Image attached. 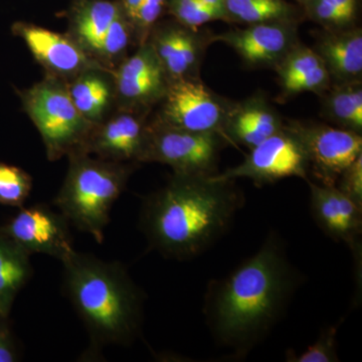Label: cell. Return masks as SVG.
<instances>
[{"label":"cell","instance_id":"e0dca14e","mask_svg":"<svg viewBox=\"0 0 362 362\" xmlns=\"http://www.w3.org/2000/svg\"><path fill=\"white\" fill-rule=\"evenodd\" d=\"M284 126L277 111L262 95L230 105L226 113L223 136L226 142L251 149L275 134Z\"/></svg>","mask_w":362,"mask_h":362},{"label":"cell","instance_id":"484cf974","mask_svg":"<svg viewBox=\"0 0 362 362\" xmlns=\"http://www.w3.org/2000/svg\"><path fill=\"white\" fill-rule=\"evenodd\" d=\"M321 65L323 62L317 52L299 42L274 69L277 71L281 86L310 73Z\"/></svg>","mask_w":362,"mask_h":362},{"label":"cell","instance_id":"83f0119b","mask_svg":"<svg viewBox=\"0 0 362 362\" xmlns=\"http://www.w3.org/2000/svg\"><path fill=\"white\" fill-rule=\"evenodd\" d=\"M339 325L325 328L319 335L315 343L310 345L301 354L288 351L287 361L290 362H334L339 361L337 354V337Z\"/></svg>","mask_w":362,"mask_h":362},{"label":"cell","instance_id":"277c9868","mask_svg":"<svg viewBox=\"0 0 362 362\" xmlns=\"http://www.w3.org/2000/svg\"><path fill=\"white\" fill-rule=\"evenodd\" d=\"M68 157V173L54 204L70 225L102 244L112 206L125 190L135 163L94 158L83 152Z\"/></svg>","mask_w":362,"mask_h":362},{"label":"cell","instance_id":"ffe728a7","mask_svg":"<svg viewBox=\"0 0 362 362\" xmlns=\"http://www.w3.org/2000/svg\"><path fill=\"white\" fill-rule=\"evenodd\" d=\"M78 112L93 125L101 123L115 110L113 73L104 68H90L66 83Z\"/></svg>","mask_w":362,"mask_h":362},{"label":"cell","instance_id":"52a82bcc","mask_svg":"<svg viewBox=\"0 0 362 362\" xmlns=\"http://www.w3.org/2000/svg\"><path fill=\"white\" fill-rule=\"evenodd\" d=\"M159 104L160 110L154 117L157 122L176 129L220 135L225 139L223 128L230 103L214 94L199 78L171 82Z\"/></svg>","mask_w":362,"mask_h":362},{"label":"cell","instance_id":"6da1fadb","mask_svg":"<svg viewBox=\"0 0 362 362\" xmlns=\"http://www.w3.org/2000/svg\"><path fill=\"white\" fill-rule=\"evenodd\" d=\"M300 283L284 242L272 232L254 256L207 285L204 314L214 339L246 356L284 316Z\"/></svg>","mask_w":362,"mask_h":362},{"label":"cell","instance_id":"e575fe53","mask_svg":"<svg viewBox=\"0 0 362 362\" xmlns=\"http://www.w3.org/2000/svg\"><path fill=\"white\" fill-rule=\"evenodd\" d=\"M118 4L121 11L133 28L136 16H137L138 11L142 6L143 0H118Z\"/></svg>","mask_w":362,"mask_h":362},{"label":"cell","instance_id":"4316f807","mask_svg":"<svg viewBox=\"0 0 362 362\" xmlns=\"http://www.w3.org/2000/svg\"><path fill=\"white\" fill-rule=\"evenodd\" d=\"M166 13L180 25L194 30L211 21H225L223 13L204 6L199 0H168Z\"/></svg>","mask_w":362,"mask_h":362},{"label":"cell","instance_id":"ba28073f","mask_svg":"<svg viewBox=\"0 0 362 362\" xmlns=\"http://www.w3.org/2000/svg\"><path fill=\"white\" fill-rule=\"evenodd\" d=\"M284 128L303 148L309 170L320 185L335 187L340 175L362 154L359 133L335 126L290 121Z\"/></svg>","mask_w":362,"mask_h":362},{"label":"cell","instance_id":"f1b7e54d","mask_svg":"<svg viewBox=\"0 0 362 362\" xmlns=\"http://www.w3.org/2000/svg\"><path fill=\"white\" fill-rule=\"evenodd\" d=\"M168 0H143L133 25V42L137 47L145 44L150 33L165 13Z\"/></svg>","mask_w":362,"mask_h":362},{"label":"cell","instance_id":"7c38bea8","mask_svg":"<svg viewBox=\"0 0 362 362\" xmlns=\"http://www.w3.org/2000/svg\"><path fill=\"white\" fill-rule=\"evenodd\" d=\"M232 47L247 66L275 68L299 44L297 21H268L211 35V42Z\"/></svg>","mask_w":362,"mask_h":362},{"label":"cell","instance_id":"cb8c5ba5","mask_svg":"<svg viewBox=\"0 0 362 362\" xmlns=\"http://www.w3.org/2000/svg\"><path fill=\"white\" fill-rule=\"evenodd\" d=\"M132 42V25L120 9L105 35L100 54V65L113 73L117 66L127 58L128 49Z\"/></svg>","mask_w":362,"mask_h":362},{"label":"cell","instance_id":"44dd1931","mask_svg":"<svg viewBox=\"0 0 362 362\" xmlns=\"http://www.w3.org/2000/svg\"><path fill=\"white\" fill-rule=\"evenodd\" d=\"M30 255L0 233V319H8L16 298L33 276Z\"/></svg>","mask_w":362,"mask_h":362},{"label":"cell","instance_id":"2e32d148","mask_svg":"<svg viewBox=\"0 0 362 362\" xmlns=\"http://www.w3.org/2000/svg\"><path fill=\"white\" fill-rule=\"evenodd\" d=\"M310 188L312 216L331 239L354 249L361 233L362 206L337 189L306 180Z\"/></svg>","mask_w":362,"mask_h":362},{"label":"cell","instance_id":"5b68a950","mask_svg":"<svg viewBox=\"0 0 362 362\" xmlns=\"http://www.w3.org/2000/svg\"><path fill=\"white\" fill-rule=\"evenodd\" d=\"M16 93L40 132L49 161L83 152L95 125L78 112L65 81L45 74L37 84Z\"/></svg>","mask_w":362,"mask_h":362},{"label":"cell","instance_id":"1f68e13d","mask_svg":"<svg viewBox=\"0 0 362 362\" xmlns=\"http://www.w3.org/2000/svg\"><path fill=\"white\" fill-rule=\"evenodd\" d=\"M335 187L351 201L362 206V154L343 171Z\"/></svg>","mask_w":362,"mask_h":362},{"label":"cell","instance_id":"9c48e42d","mask_svg":"<svg viewBox=\"0 0 362 362\" xmlns=\"http://www.w3.org/2000/svg\"><path fill=\"white\" fill-rule=\"evenodd\" d=\"M309 164L306 154L296 138L282 129L250 149L245 160L225 173H216L218 180L249 178L258 187L287 177L308 180Z\"/></svg>","mask_w":362,"mask_h":362},{"label":"cell","instance_id":"8992f818","mask_svg":"<svg viewBox=\"0 0 362 362\" xmlns=\"http://www.w3.org/2000/svg\"><path fill=\"white\" fill-rule=\"evenodd\" d=\"M225 142L220 135L176 129L153 119L147 124L139 162L165 164L175 175L213 176Z\"/></svg>","mask_w":362,"mask_h":362},{"label":"cell","instance_id":"d4e9b609","mask_svg":"<svg viewBox=\"0 0 362 362\" xmlns=\"http://www.w3.org/2000/svg\"><path fill=\"white\" fill-rule=\"evenodd\" d=\"M32 189V176L18 166L0 161V206L20 209Z\"/></svg>","mask_w":362,"mask_h":362},{"label":"cell","instance_id":"ac0fdd59","mask_svg":"<svg viewBox=\"0 0 362 362\" xmlns=\"http://www.w3.org/2000/svg\"><path fill=\"white\" fill-rule=\"evenodd\" d=\"M314 51L322 59L331 83L361 81L362 30L349 26L324 30L317 35Z\"/></svg>","mask_w":362,"mask_h":362},{"label":"cell","instance_id":"4fadbf2b","mask_svg":"<svg viewBox=\"0 0 362 362\" xmlns=\"http://www.w3.org/2000/svg\"><path fill=\"white\" fill-rule=\"evenodd\" d=\"M11 30L14 37L23 40L47 75L66 83L88 69L103 68L93 61L68 33L52 32L26 21H16Z\"/></svg>","mask_w":362,"mask_h":362},{"label":"cell","instance_id":"603a6c76","mask_svg":"<svg viewBox=\"0 0 362 362\" xmlns=\"http://www.w3.org/2000/svg\"><path fill=\"white\" fill-rule=\"evenodd\" d=\"M226 21L240 25L268 21H297L304 16L302 7L286 0H225Z\"/></svg>","mask_w":362,"mask_h":362},{"label":"cell","instance_id":"836d02e7","mask_svg":"<svg viewBox=\"0 0 362 362\" xmlns=\"http://www.w3.org/2000/svg\"><path fill=\"white\" fill-rule=\"evenodd\" d=\"M347 20L354 23L358 11V0H327Z\"/></svg>","mask_w":362,"mask_h":362},{"label":"cell","instance_id":"9a60e30c","mask_svg":"<svg viewBox=\"0 0 362 362\" xmlns=\"http://www.w3.org/2000/svg\"><path fill=\"white\" fill-rule=\"evenodd\" d=\"M147 124V115L144 114L114 110L104 121L94 126L83 153L105 160L140 163Z\"/></svg>","mask_w":362,"mask_h":362},{"label":"cell","instance_id":"d6986e66","mask_svg":"<svg viewBox=\"0 0 362 362\" xmlns=\"http://www.w3.org/2000/svg\"><path fill=\"white\" fill-rule=\"evenodd\" d=\"M119 11L118 0H71L68 35L97 64L105 35Z\"/></svg>","mask_w":362,"mask_h":362},{"label":"cell","instance_id":"d6a6232c","mask_svg":"<svg viewBox=\"0 0 362 362\" xmlns=\"http://www.w3.org/2000/svg\"><path fill=\"white\" fill-rule=\"evenodd\" d=\"M20 361V350L14 337L11 320L0 319V362Z\"/></svg>","mask_w":362,"mask_h":362},{"label":"cell","instance_id":"5bb4252c","mask_svg":"<svg viewBox=\"0 0 362 362\" xmlns=\"http://www.w3.org/2000/svg\"><path fill=\"white\" fill-rule=\"evenodd\" d=\"M160 62L169 82L199 78L202 59L211 37L176 21L158 23L147 40Z\"/></svg>","mask_w":362,"mask_h":362},{"label":"cell","instance_id":"30bf717a","mask_svg":"<svg viewBox=\"0 0 362 362\" xmlns=\"http://www.w3.org/2000/svg\"><path fill=\"white\" fill-rule=\"evenodd\" d=\"M115 110L148 115L160 103L170 84L148 42L138 47L113 71Z\"/></svg>","mask_w":362,"mask_h":362},{"label":"cell","instance_id":"3957f363","mask_svg":"<svg viewBox=\"0 0 362 362\" xmlns=\"http://www.w3.org/2000/svg\"><path fill=\"white\" fill-rule=\"evenodd\" d=\"M62 263L64 289L89 332L93 350L134 341L141 329L144 295L125 267L76 251Z\"/></svg>","mask_w":362,"mask_h":362},{"label":"cell","instance_id":"f546056e","mask_svg":"<svg viewBox=\"0 0 362 362\" xmlns=\"http://www.w3.org/2000/svg\"><path fill=\"white\" fill-rule=\"evenodd\" d=\"M304 16L322 25L324 30H340L354 26L327 0H304L301 4Z\"/></svg>","mask_w":362,"mask_h":362},{"label":"cell","instance_id":"d590c367","mask_svg":"<svg viewBox=\"0 0 362 362\" xmlns=\"http://www.w3.org/2000/svg\"><path fill=\"white\" fill-rule=\"evenodd\" d=\"M202 4L211 8L216 9V11H221L225 16L226 21V13H225V0H199Z\"/></svg>","mask_w":362,"mask_h":362},{"label":"cell","instance_id":"4dcf8cb0","mask_svg":"<svg viewBox=\"0 0 362 362\" xmlns=\"http://www.w3.org/2000/svg\"><path fill=\"white\" fill-rule=\"evenodd\" d=\"M330 85V76L323 64L310 73L281 85V88L283 97L286 98L296 96L305 92L320 95L324 90H327Z\"/></svg>","mask_w":362,"mask_h":362},{"label":"cell","instance_id":"7402d4cb","mask_svg":"<svg viewBox=\"0 0 362 362\" xmlns=\"http://www.w3.org/2000/svg\"><path fill=\"white\" fill-rule=\"evenodd\" d=\"M322 102V116L335 127L362 132L361 81L331 83L327 90L319 95Z\"/></svg>","mask_w":362,"mask_h":362},{"label":"cell","instance_id":"8fae6325","mask_svg":"<svg viewBox=\"0 0 362 362\" xmlns=\"http://www.w3.org/2000/svg\"><path fill=\"white\" fill-rule=\"evenodd\" d=\"M70 223L63 214L47 204L20 207V211L0 226V233L28 254H44L63 262L75 251Z\"/></svg>","mask_w":362,"mask_h":362},{"label":"cell","instance_id":"8d00e7d4","mask_svg":"<svg viewBox=\"0 0 362 362\" xmlns=\"http://www.w3.org/2000/svg\"><path fill=\"white\" fill-rule=\"evenodd\" d=\"M297 2V4H299L301 6V4H303L304 0H295Z\"/></svg>","mask_w":362,"mask_h":362},{"label":"cell","instance_id":"7a4b0ae2","mask_svg":"<svg viewBox=\"0 0 362 362\" xmlns=\"http://www.w3.org/2000/svg\"><path fill=\"white\" fill-rule=\"evenodd\" d=\"M233 181L173 173L143 204L140 225L150 246L181 261L206 251L244 206V195Z\"/></svg>","mask_w":362,"mask_h":362}]
</instances>
